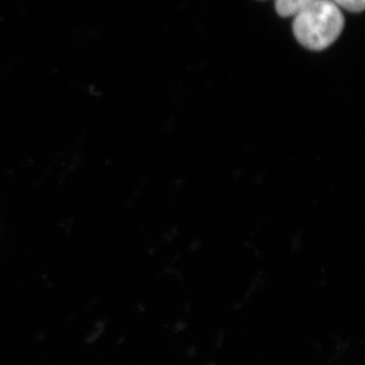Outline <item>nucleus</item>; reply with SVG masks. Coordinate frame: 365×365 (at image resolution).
I'll return each mask as SVG.
<instances>
[{"instance_id": "f257e3e1", "label": "nucleus", "mask_w": 365, "mask_h": 365, "mask_svg": "<svg viewBox=\"0 0 365 365\" xmlns=\"http://www.w3.org/2000/svg\"><path fill=\"white\" fill-rule=\"evenodd\" d=\"M344 25V16L332 0H314L294 16V33L307 49L321 51L338 39Z\"/></svg>"}, {"instance_id": "f03ea898", "label": "nucleus", "mask_w": 365, "mask_h": 365, "mask_svg": "<svg viewBox=\"0 0 365 365\" xmlns=\"http://www.w3.org/2000/svg\"><path fill=\"white\" fill-rule=\"evenodd\" d=\"M313 1L314 0H275V9L279 16L288 18L297 16Z\"/></svg>"}, {"instance_id": "7ed1b4c3", "label": "nucleus", "mask_w": 365, "mask_h": 365, "mask_svg": "<svg viewBox=\"0 0 365 365\" xmlns=\"http://www.w3.org/2000/svg\"><path fill=\"white\" fill-rule=\"evenodd\" d=\"M337 6H341L351 13H361L365 7V0H332Z\"/></svg>"}]
</instances>
